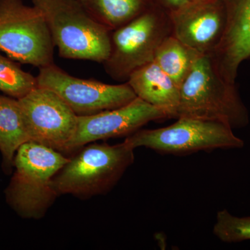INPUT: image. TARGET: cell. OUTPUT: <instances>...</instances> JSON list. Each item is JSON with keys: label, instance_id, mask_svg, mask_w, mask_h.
Returning a JSON list of instances; mask_svg holds the SVG:
<instances>
[{"label": "cell", "instance_id": "7c38bea8", "mask_svg": "<svg viewBox=\"0 0 250 250\" xmlns=\"http://www.w3.org/2000/svg\"><path fill=\"white\" fill-rule=\"evenodd\" d=\"M228 24L221 42L210 54L225 80L236 83L238 70L250 59V0H224Z\"/></svg>", "mask_w": 250, "mask_h": 250}, {"label": "cell", "instance_id": "ac0fdd59", "mask_svg": "<svg viewBox=\"0 0 250 250\" xmlns=\"http://www.w3.org/2000/svg\"><path fill=\"white\" fill-rule=\"evenodd\" d=\"M213 232L224 243L250 241V216L237 217L227 209L220 210L216 215Z\"/></svg>", "mask_w": 250, "mask_h": 250}, {"label": "cell", "instance_id": "7a4b0ae2", "mask_svg": "<svg viewBox=\"0 0 250 250\" xmlns=\"http://www.w3.org/2000/svg\"><path fill=\"white\" fill-rule=\"evenodd\" d=\"M68 161L62 152L40 143L22 145L14 156V173L5 190L10 207L24 218L43 217L58 196L54 177Z\"/></svg>", "mask_w": 250, "mask_h": 250}, {"label": "cell", "instance_id": "52a82bcc", "mask_svg": "<svg viewBox=\"0 0 250 250\" xmlns=\"http://www.w3.org/2000/svg\"><path fill=\"white\" fill-rule=\"evenodd\" d=\"M125 141L134 149L145 147L176 155L216 149H240L245 145L228 125L189 118H178L166 127L138 130Z\"/></svg>", "mask_w": 250, "mask_h": 250}, {"label": "cell", "instance_id": "5b68a950", "mask_svg": "<svg viewBox=\"0 0 250 250\" xmlns=\"http://www.w3.org/2000/svg\"><path fill=\"white\" fill-rule=\"evenodd\" d=\"M172 34L170 16L152 4L132 21L111 31L109 55L103 63L105 72L114 80L127 81L135 70L154 62L156 49Z\"/></svg>", "mask_w": 250, "mask_h": 250}, {"label": "cell", "instance_id": "8fae6325", "mask_svg": "<svg viewBox=\"0 0 250 250\" xmlns=\"http://www.w3.org/2000/svg\"><path fill=\"white\" fill-rule=\"evenodd\" d=\"M169 16L172 35L203 54L218 48L228 24L224 0H193Z\"/></svg>", "mask_w": 250, "mask_h": 250}, {"label": "cell", "instance_id": "5bb4252c", "mask_svg": "<svg viewBox=\"0 0 250 250\" xmlns=\"http://www.w3.org/2000/svg\"><path fill=\"white\" fill-rule=\"evenodd\" d=\"M31 141L18 100L0 95V152L3 170L11 174L18 148Z\"/></svg>", "mask_w": 250, "mask_h": 250}, {"label": "cell", "instance_id": "6da1fadb", "mask_svg": "<svg viewBox=\"0 0 250 250\" xmlns=\"http://www.w3.org/2000/svg\"><path fill=\"white\" fill-rule=\"evenodd\" d=\"M178 118L218 122L233 129L249 123V113L236 83L220 75L210 54L198 57L181 84Z\"/></svg>", "mask_w": 250, "mask_h": 250}, {"label": "cell", "instance_id": "e0dca14e", "mask_svg": "<svg viewBox=\"0 0 250 250\" xmlns=\"http://www.w3.org/2000/svg\"><path fill=\"white\" fill-rule=\"evenodd\" d=\"M38 86L37 77L23 70L16 61L0 51V91L19 100Z\"/></svg>", "mask_w": 250, "mask_h": 250}, {"label": "cell", "instance_id": "9c48e42d", "mask_svg": "<svg viewBox=\"0 0 250 250\" xmlns=\"http://www.w3.org/2000/svg\"><path fill=\"white\" fill-rule=\"evenodd\" d=\"M31 141L65 152L78 116L52 90L38 86L18 100Z\"/></svg>", "mask_w": 250, "mask_h": 250}, {"label": "cell", "instance_id": "ba28073f", "mask_svg": "<svg viewBox=\"0 0 250 250\" xmlns=\"http://www.w3.org/2000/svg\"><path fill=\"white\" fill-rule=\"evenodd\" d=\"M39 86L52 90L77 116H90L124 106L137 98L129 83L108 84L71 76L55 63L39 69Z\"/></svg>", "mask_w": 250, "mask_h": 250}, {"label": "cell", "instance_id": "30bf717a", "mask_svg": "<svg viewBox=\"0 0 250 250\" xmlns=\"http://www.w3.org/2000/svg\"><path fill=\"white\" fill-rule=\"evenodd\" d=\"M172 118L170 113L136 98L113 109L78 116L76 131L65 152L76 151L89 143L129 136L149 122Z\"/></svg>", "mask_w": 250, "mask_h": 250}, {"label": "cell", "instance_id": "277c9868", "mask_svg": "<svg viewBox=\"0 0 250 250\" xmlns=\"http://www.w3.org/2000/svg\"><path fill=\"white\" fill-rule=\"evenodd\" d=\"M41 10L61 57L103 63L111 31L97 22L80 0H31Z\"/></svg>", "mask_w": 250, "mask_h": 250}, {"label": "cell", "instance_id": "3957f363", "mask_svg": "<svg viewBox=\"0 0 250 250\" xmlns=\"http://www.w3.org/2000/svg\"><path fill=\"white\" fill-rule=\"evenodd\" d=\"M134 150L125 141L114 146L105 143L85 145L69 158L54 177L56 193L81 198L106 193L132 165Z\"/></svg>", "mask_w": 250, "mask_h": 250}, {"label": "cell", "instance_id": "2e32d148", "mask_svg": "<svg viewBox=\"0 0 250 250\" xmlns=\"http://www.w3.org/2000/svg\"><path fill=\"white\" fill-rule=\"evenodd\" d=\"M201 54L174 35L167 36L159 46L154 62L172 80L180 85Z\"/></svg>", "mask_w": 250, "mask_h": 250}, {"label": "cell", "instance_id": "d6986e66", "mask_svg": "<svg viewBox=\"0 0 250 250\" xmlns=\"http://www.w3.org/2000/svg\"><path fill=\"white\" fill-rule=\"evenodd\" d=\"M152 4L165 11L168 14L180 9L193 0H151Z\"/></svg>", "mask_w": 250, "mask_h": 250}, {"label": "cell", "instance_id": "8992f818", "mask_svg": "<svg viewBox=\"0 0 250 250\" xmlns=\"http://www.w3.org/2000/svg\"><path fill=\"white\" fill-rule=\"evenodd\" d=\"M53 39L45 18L22 0H0V51L16 62L39 67L54 63Z\"/></svg>", "mask_w": 250, "mask_h": 250}, {"label": "cell", "instance_id": "4fadbf2b", "mask_svg": "<svg viewBox=\"0 0 250 250\" xmlns=\"http://www.w3.org/2000/svg\"><path fill=\"white\" fill-rule=\"evenodd\" d=\"M127 83L138 98L176 118L180 88L155 62H149L133 72Z\"/></svg>", "mask_w": 250, "mask_h": 250}, {"label": "cell", "instance_id": "9a60e30c", "mask_svg": "<svg viewBox=\"0 0 250 250\" xmlns=\"http://www.w3.org/2000/svg\"><path fill=\"white\" fill-rule=\"evenodd\" d=\"M90 16L110 31L122 27L152 6L151 0H80Z\"/></svg>", "mask_w": 250, "mask_h": 250}]
</instances>
